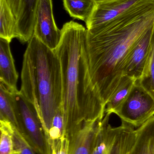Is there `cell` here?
<instances>
[{"label": "cell", "mask_w": 154, "mask_h": 154, "mask_svg": "<svg viewBox=\"0 0 154 154\" xmlns=\"http://www.w3.org/2000/svg\"><path fill=\"white\" fill-rule=\"evenodd\" d=\"M136 80L123 76L119 85L106 105L105 113L114 114L128 97Z\"/></svg>", "instance_id": "16"}, {"label": "cell", "mask_w": 154, "mask_h": 154, "mask_svg": "<svg viewBox=\"0 0 154 154\" xmlns=\"http://www.w3.org/2000/svg\"><path fill=\"white\" fill-rule=\"evenodd\" d=\"M135 142L128 154H154V116L136 129Z\"/></svg>", "instance_id": "13"}, {"label": "cell", "mask_w": 154, "mask_h": 154, "mask_svg": "<svg viewBox=\"0 0 154 154\" xmlns=\"http://www.w3.org/2000/svg\"><path fill=\"white\" fill-rule=\"evenodd\" d=\"M33 35L53 51L58 46L61 39V31L55 23L52 0H39Z\"/></svg>", "instance_id": "7"}, {"label": "cell", "mask_w": 154, "mask_h": 154, "mask_svg": "<svg viewBox=\"0 0 154 154\" xmlns=\"http://www.w3.org/2000/svg\"><path fill=\"white\" fill-rule=\"evenodd\" d=\"M13 154H19L18 152H14V153Z\"/></svg>", "instance_id": "25"}, {"label": "cell", "mask_w": 154, "mask_h": 154, "mask_svg": "<svg viewBox=\"0 0 154 154\" xmlns=\"http://www.w3.org/2000/svg\"><path fill=\"white\" fill-rule=\"evenodd\" d=\"M18 77L10 42L0 38V82L10 91L16 92L19 91L17 87Z\"/></svg>", "instance_id": "12"}, {"label": "cell", "mask_w": 154, "mask_h": 154, "mask_svg": "<svg viewBox=\"0 0 154 154\" xmlns=\"http://www.w3.org/2000/svg\"><path fill=\"white\" fill-rule=\"evenodd\" d=\"M17 109L18 130L38 154H51L50 147L34 106L20 92L14 93Z\"/></svg>", "instance_id": "5"}, {"label": "cell", "mask_w": 154, "mask_h": 154, "mask_svg": "<svg viewBox=\"0 0 154 154\" xmlns=\"http://www.w3.org/2000/svg\"><path fill=\"white\" fill-rule=\"evenodd\" d=\"M13 14L15 18L17 19L20 11L21 0H5Z\"/></svg>", "instance_id": "23"}, {"label": "cell", "mask_w": 154, "mask_h": 154, "mask_svg": "<svg viewBox=\"0 0 154 154\" xmlns=\"http://www.w3.org/2000/svg\"><path fill=\"white\" fill-rule=\"evenodd\" d=\"M54 51L60 62L61 108L67 136L88 122L103 119L105 106L90 76L87 50V29L71 21L63 25Z\"/></svg>", "instance_id": "2"}, {"label": "cell", "mask_w": 154, "mask_h": 154, "mask_svg": "<svg viewBox=\"0 0 154 154\" xmlns=\"http://www.w3.org/2000/svg\"><path fill=\"white\" fill-rule=\"evenodd\" d=\"M63 2L65 10L71 17L85 23L96 4L93 0H63Z\"/></svg>", "instance_id": "17"}, {"label": "cell", "mask_w": 154, "mask_h": 154, "mask_svg": "<svg viewBox=\"0 0 154 154\" xmlns=\"http://www.w3.org/2000/svg\"><path fill=\"white\" fill-rule=\"evenodd\" d=\"M65 121L61 108L58 109L52 119L51 126L47 135L49 145L54 141L66 136Z\"/></svg>", "instance_id": "20"}, {"label": "cell", "mask_w": 154, "mask_h": 154, "mask_svg": "<svg viewBox=\"0 0 154 154\" xmlns=\"http://www.w3.org/2000/svg\"><path fill=\"white\" fill-rule=\"evenodd\" d=\"M93 1H94L95 2L97 3L101 2H106V1H110V0H93Z\"/></svg>", "instance_id": "24"}, {"label": "cell", "mask_w": 154, "mask_h": 154, "mask_svg": "<svg viewBox=\"0 0 154 154\" xmlns=\"http://www.w3.org/2000/svg\"><path fill=\"white\" fill-rule=\"evenodd\" d=\"M102 119L85 123L68 136L69 154H92Z\"/></svg>", "instance_id": "10"}, {"label": "cell", "mask_w": 154, "mask_h": 154, "mask_svg": "<svg viewBox=\"0 0 154 154\" xmlns=\"http://www.w3.org/2000/svg\"><path fill=\"white\" fill-rule=\"evenodd\" d=\"M154 25L135 42L127 54L123 67V76L138 80L143 72L149 51Z\"/></svg>", "instance_id": "8"}, {"label": "cell", "mask_w": 154, "mask_h": 154, "mask_svg": "<svg viewBox=\"0 0 154 154\" xmlns=\"http://www.w3.org/2000/svg\"><path fill=\"white\" fill-rule=\"evenodd\" d=\"M137 80L154 98V27L148 58L142 76Z\"/></svg>", "instance_id": "18"}, {"label": "cell", "mask_w": 154, "mask_h": 154, "mask_svg": "<svg viewBox=\"0 0 154 154\" xmlns=\"http://www.w3.org/2000/svg\"><path fill=\"white\" fill-rule=\"evenodd\" d=\"M14 149L19 154H38L16 128L13 135Z\"/></svg>", "instance_id": "21"}, {"label": "cell", "mask_w": 154, "mask_h": 154, "mask_svg": "<svg viewBox=\"0 0 154 154\" xmlns=\"http://www.w3.org/2000/svg\"><path fill=\"white\" fill-rule=\"evenodd\" d=\"M39 0H21L16 19L17 38L22 43L28 42L34 34L35 16Z\"/></svg>", "instance_id": "11"}, {"label": "cell", "mask_w": 154, "mask_h": 154, "mask_svg": "<svg viewBox=\"0 0 154 154\" xmlns=\"http://www.w3.org/2000/svg\"><path fill=\"white\" fill-rule=\"evenodd\" d=\"M111 115L105 113L101 121L92 154H128L134 144L136 129L124 122L112 127L109 123Z\"/></svg>", "instance_id": "4"}, {"label": "cell", "mask_w": 154, "mask_h": 154, "mask_svg": "<svg viewBox=\"0 0 154 154\" xmlns=\"http://www.w3.org/2000/svg\"><path fill=\"white\" fill-rule=\"evenodd\" d=\"M20 92L33 105L47 137L56 111L61 107L60 62L55 51L34 35L24 52Z\"/></svg>", "instance_id": "3"}, {"label": "cell", "mask_w": 154, "mask_h": 154, "mask_svg": "<svg viewBox=\"0 0 154 154\" xmlns=\"http://www.w3.org/2000/svg\"><path fill=\"white\" fill-rule=\"evenodd\" d=\"M114 114L122 122L138 128L154 116V98L136 80L126 99Z\"/></svg>", "instance_id": "6"}, {"label": "cell", "mask_w": 154, "mask_h": 154, "mask_svg": "<svg viewBox=\"0 0 154 154\" xmlns=\"http://www.w3.org/2000/svg\"><path fill=\"white\" fill-rule=\"evenodd\" d=\"M154 25V0H143L108 23L87 30L90 76L105 107L123 77L129 51Z\"/></svg>", "instance_id": "1"}, {"label": "cell", "mask_w": 154, "mask_h": 154, "mask_svg": "<svg viewBox=\"0 0 154 154\" xmlns=\"http://www.w3.org/2000/svg\"><path fill=\"white\" fill-rule=\"evenodd\" d=\"M51 154H69L70 140L66 136L50 144Z\"/></svg>", "instance_id": "22"}, {"label": "cell", "mask_w": 154, "mask_h": 154, "mask_svg": "<svg viewBox=\"0 0 154 154\" xmlns=\"http://www.w3.org/2000/svg\"><path fill=\"white\" fill-rule=\"evenodd\" d=\"M143 0H110L97 3L86 22L87 29L97 28L122 15Z\"/></svg>", "instance_id": "9"}, {"label": "cell", "mask_w": 154, "mask_h": 154, "mask_svg": "<svg viewBox=\"0 0 154 154\" xmlns=\"http://www.w3.org/2000/svg\"><path fill=\"white\" fill-rule=\"evenodd\" d=\"M0 38L11 43L17 38L16 19L5 0H0Z\"/></svg>", "instance_id": "15"}, {"label": "cell", "mask_w": 154, "mask_h": 154, "mask_svg": "<svg viewBox=\"0 0 154 154\" xmlns=\"http://www.w3.org/2000/svg\"><path fill=\"white\" fill-rule=\"evenodd\" d=\"M14 93L0 82V119L9 121L18 130L17 106Z\"/></svg>", "instance_id": "14"}, {"label": "cell", "mask_w": 154, "mask_h": 154, "mask_svg": "<svg viewBox=\"0 0 154 154\" xmlns=\"http://www.w3.org/2000/svg\"><path fill=\"white\" fill-rule=\"evenodd\" d=\"M15 128L9 121L0 119V154H13L14 149L13 135Z\"/></svg>", "instance_id": "19"}]
</instances>
